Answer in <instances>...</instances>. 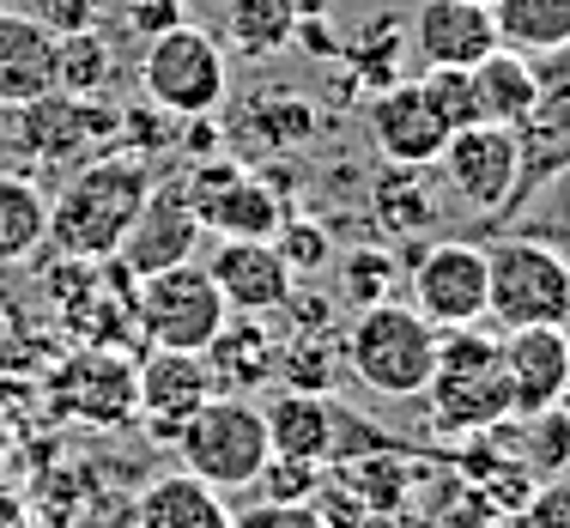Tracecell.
<instances>
[{
  "mask_svg": "<svg viewBox=\"0 0 570 528\" xmlns=\"http://www.w3.org/2000/svg\"><path fill=\"white\" fill-rule=\"evenodd\" d=\"M322 486V462H297V456H267L262 473H255V492L267 505H309Z\"/></svg>",
  "mask_w": 570,
  "mask_h": 528,
  "instance_id": "35",
  "label": "cell"
},
{
  "mask_svg": "<svg viewBox=\"0 0 570 528\" xmlns=\"http://www.w3.org/2000/svg\"><path fill=\"white\" fill-rule=\"evenodd\" d=\"M413 49L425 67H480L498 49L492 7H480V0H419Z\"/></svg>",
  "mask_w": 570,
  "mask_h": 528,
  "instance_id": "18",
  "label": "cell"
},
{
  "mask_svg": "<svg viewBox=\"0 0 570 528\" xmlns=\"http://www.w3.org/2000/svg\"><path fill=\"white\" fill-rule=\"evenodd\" d=\"M498 43L515 56H564L570 49V0H492Z\"/></svg>",
  "mask_w": 570,
  "mask_h": 528,
  "instance_id": "26",
  "label": "cell"
},
{
  "mask_svg": "<svg viewBox=\"0 0 570 528\" xmlns=\"http://www.w3.org/2000/svg\"><path fill=\"white\" fill-rule=\"evenodd\" d=\"M504 383H510V419L552 413L570 383V346L559 329H510L504 341Z\"/></svg>",
  "mask_w": 570,
  "mask_h": 528,
  "instance_id": "16",
  "label": "cell"
},
{
  "mask_svg": "<svg viewBox=\"0 0 570 528\" xmlns=\"http://www.w3.org/2000/svg\"><path fill=\"white\" fill-rule=\"evenodd\" d=\"M480 7H492V0H480Z\"/></svg>",
  "mask_w": 570,
  "mask_h": 528,
  "instance_id": "50",
  "label": "cell"
},
{
  "mask_svg": "<svg viewBox=\"0 0 570 528\" xmlns=\"http://www.w3.org/2000/svg\"><path fill=\"white\" fill-rule=\"evenodd\" d=\"M528 426V438H522V450H515V462H522L534 480H552L559 468H570V413H534V419H522Z\"/></svg>",
  "mask_w": 570,
  "mask_h": 528,
  "instance_id": "32",
  "label": "cell"
},
{
  "mask_svg": "<svg viewBox=\"0 0 570 528\" xmlns=\"http://www.w3.org/2000/svg\"><path fill=\"white\" fill-rule=\"evenodd\" d=\"M195 250H200V219L183 195V176H153V195H146V207L116 262L140 280V274H158V267L195 262Z\"/></svg>",
  "mask_w": 570,
  "mask_h": 528,
  "instance_id": "14",
  "label": "cell"
},
{
  "mask_svg": "<svg viewBox=\"0 0 570 528\" xmlns=\"http://www.w3.org/2000/svg\"><path fill=\"white\" fill-rule=\"evenodd\" d=\"M371 140H376V153H383L389 165L425 170V165H438L450 128H443L438 110L425 104L419 79H395V86H383L371 98Z\"/></svg>",
  "mask_w": 570,
  "mask_h": 528,
  "instance_id": "17",
  "label": "cell"
},
{
  "mask_svg": "<svg viewBox=\"0 0 570 528\" xmlns=\"http://www.w3.org/2000/svg\"><path fill=\"white\" fill-rule=\"evenodd\" d=\"M170 450L183 456V473L207 480L213 492H249L255 473L274 450H267V419L255 395H230V389H213L188 426L170 438Z\"/></svg>",
  "mask_w": 570,
  "mask_h": 528,
  "instance_id": "4",
  "label": "cell"
},
{
  "mask_svg": "<svg viewBox=\"0 0 570 528\" xmlns=\"http://www.w3.org/2000/svg\"><path fill=\"white\" fill-rule=\"evenodd\" d=\"M279 334L267 329V316H225V329L207 341V371L213 389H230V395H255L262 383L279 377Z\"/></svg>",
  "mask_w": 570,
  "mask_h": 528,
  "instance_id": "21",
  "label": "cell"
},
{
  "mask_svg": "<svg viewBox=\"0 0 570 528\" xmlns=\"http://www.w3.org/2000/svg\"><path fill=\"white\" fill-rule=\"evenodd\" d=\"M128 528H237V510L225 505V492H213L207 480L176 468L140 486Z\"/></svg>",
  "mask_w": 570,
  "mask_h": 528,
  "instance_id": "22",
  "label": "cell"
},
{
  "mask_svg": "<svg viewBox=\"0 0 570 528\" xmlns=\"http://www.w3.org/2000/svg\"><path fill=\"white\" fill-rule=\"evenodd\" d=\"M56 91L67 98H110L116 91V49L110 37L86 31H61L56 37Z\"/></svg>",
  "mask_w": 570,
  "mask_h": 528,
  "instance_id": "27",
  "label": "cell"
},
{
  "mask_svg": "<svg viewBox=\"0 0 570 528\" xmlns=\"http://www.w3.org/2000/svg\"><path fill=\"white\" fill-rule=\"evenodd\" d=\"M153 195V158L140 153H91L79 158L73 176L49 195V237L43 250L61 262H116Z\"/></svg>",
  "mask_w": 570,
  "mask_h": 528,
  "instance_id": "1",
  "label": "cell"
},
{
  "mask_svg": "<svg viewBox=\"0 0 570 528\" xmlns=\"http://www.w3.org/2000/svg\"><path fill=\"white\" fill-rule=\"evenodd\" d=\"M225 297L200 262H176L158 274L134 280V334L165 352H207V341L225 329Z\"/></svg>",
  "mask_w": 570,
  "mask_h": 528,
  "instance_id": "7",
  "label": "cell"
},
{
  "mask_svg": "<svg viewBox=\"0 0 570 528\" xmlns=\"http://www.w3.org/2000/svg\"><path fill=\"white\" fill-rule=\"evenodd\" d=\"M297 37V0H219V43L225 56L267 61L292 49Z\"/></svg>",
  "mask_w": 570,
  "mask_h": 528,
  "instance_id": "24",
  "label": "cell"
},
{
  "mask_svg": "<svg viewBox=\"0 0 570 528\" xmlns=\"http://www.w3.org/2000/svg\"><path fill=\"white\" fill-rule=\"evenodd\" d=\"M473 91H480V116L485 121L522 134L528 121H534V110H540V67L498 43L492 56L473 67Z\"/></svg>",
  "mask_w": 570,
  "mask_h": 528,
  "instance_id": "23",
  "label": "cell"
},
{
  "mask_svg": "<svg viewBox=\"0 0 570 528\" xmlns=\"http://www.w3.org/2000/svg\"><path fill=\"white\" fill-rule=\"evenodd\" d=\"M207 395H213V371H207L200 352L146 346V359H140V419H134V426H146L153 443H170Z\"/></svg>",
  "mask_w": 570,
  "mask_h": 528,
  "instance_id": "15",
  "label": "cell"
},
{
  "mask_svg": "<svg viewBox=\"0 0 570 528\" xmlns=\"http://www.w3.org/2000/svg\"><path fill=\"white\" fill-rule=\"evenodd\" d=\"M49 237V195L37 176L0 170V267H24L31 255H43Z\"/></svg>",
  "mask_w": 570,
  "mask_h": 528,
  "instance_id": "25",
  "label": "cell"
},
{
  "mask_svg": "<svg viewBox=\"0 0 570 528\" xmlns=\"http://www.w3.org/2000/svg\"><path fill=\"white\" fill-rule=\"evenodd\" d=\"M0 528H31V505H24L7 480H0Z\"/></svg>",
  "mask_w": 570,
  "mask_h": 528,
  "instance_id": "44",
  "label": "cell"
},
{
  "mask_svg": "<svg viewBox=\"0 0 570 528\" xmlns=\"http://www.w3.org/2000/svg\"><path fill=\"white\" fill-rule=\"evenodd\" d=\"M419 91H425V104L438 110L443 128H473L480 116V91H473V67H425V79H419Z\"/></svg>",
  "mask_w": 570,
  "mask_h": 528,
  "instance_id": "29",
  "label": "cell"
},
{
  "mask_svg": "<svg viewBox=\"0 0 570 528\" xmlns=\"http://www.w3.org/2000/svg\"><path fill=\"white\" fill-rule=\"evenodd\" d=\"M140 91L146 104H158L176 121H195V116H219L230 98V56L213 31L200 25H170V31L146 37V56H140Z\"/></svg>",
  "mask_w": 570,
  "mask_h": 528,
  "instance_id": "5",
  "label": "cell"
},
{
  "mask_svg": "<svg viewBox=\"0 0 570 528\" xmlns=\"http://www.w3.org/2000/svg\"><path fill=\"white\" fill-rule=\"evenodd\" d=\"M438 341L443 329H431L413 304L383 297V304H364L346 329V364L371 395L383 401H419L431 383V364H438Z\"/></svg>",
  "mask_w": 570,
  "mask_h": 528,
  "instance_id": "2",
  "label": "cell"
},
{
  "mask_svg": "<svg viewBox=\"0 0 570 528\" xmlns=\"http://www.w3.org/2000/svg\"><path fill=\"white\" fill-rule=\"evenodd\" d=\"M237 528H328L316 517V505H249V510H237Z\"/></svg>",
  "mask_w": 570,
  "mask_h": 528,
  "instance_id": "41",
  "label": "cell"
},
{
  "mask_svg": "<svg viewBox=\"0 0 570 528\" xmlns=\"http://www.w3.org/2000/svg\"><path fill=\"white\" fill-rule=\"evenodd\" d=\"M559 413H570V383H564V395H559Z\"/></svg>",
  "mask_w": 570,
  "mask_h": 528,
  "instance_id": "47",
  "label": "cell"
},
{
  "mask_svg": "<svg viewBox=\"0 0 570 528\" xmlns=\"http://www.w3.org/2000/svg\"><path fill=\"white\" fill-rule=\"evenodd\" d=\"M376 213H383L395 232H425V225L438 219V201L425 195V183H419L413 165H389V176L376 183Z\"/></svg>",
  "mask_w": 570,
  "mask_h": 528,
  "instance_id": "28",
  "label": "cell"
},
{
  "mask_svg": "<svg viewBox=\"0 0 570 528\" xmlns=\"http://www.w3.org/2000/svg\"><path fill=\"white\" fill-rule=\"evenodd\" d=\"M213 7H219V0H213Z\"/></svg>",
  "mask_w": 570,
  "mask_h": 528,
  "instance_id": "52",
  "label": "cell"
},
{
  "mask_svg": "<svg viewBox=\"0 0 570 528\" xmlns=\"http://www.w3.org/2000/svg\"><path fill=\"white\" fill-rule=\"evenodd\" d=\"M334 262H341V297L352 310L395 297V255L389 250H352V255H334Z\"/></svg>",
  "mask_w": 570,
  "mask_h": 528,
  "instance_id": "33",
  "label": "cell"
},
{
  "mask_svg": "<svg viewBox=\"0 0 570 528\" xmlns=\"http://www.w3.org/2000/svg\"><path fill=\"white\" fill-rule=\"evenodd\" d=\"M49 401L56 413H67L73 426L91 431H121L140 419V359L128 346H73L49 377Z\"/></svg>",
  "mask_w": 570,
  "mask_h": 528,
  "instance_id": "8",
  "label": "cell"
},
{
  "mask_svg": "<svg viewBox=\"0 0 570 528\" xmlns=\"http://www.w3.org/2000/svg\"><path fill=\"white\" fill-rule=\"evenodd\" d=\"M7 134L24 158H43V165H79V158L104 153L116 140V110L104 98H31L19 110H7Z\"/></svg>",
  "mask_w": 570,
  "mask_h": 528,
  "instance_id": "10",
  "label": "cell"
},
{
  "mask_svg": "<svg viewBox=\"0 0 570 528\" xmlns=\"http://www.w3.org/2000/svg\"><path fill=\"white\" fill-rule=\"evenodd\" d=\"M7 450H12V419L0 413V462H7Z\"/></svg>",
  "mask_w": 570,
  "mask_h": 528,
  "instance_id": "46",
  "label": "cell"
},
{
  "mask_svg": "<svg viewBox=\"0 0 570 528\" xmlns=\"http://www.w3.org/2000/svg\"><path fill=\"white\" fill-rule=\"evenodd\" d=\"M56 91V31L24 7H0V110Z\"/></svg>",
  "mask_w": 570,
  "mask_h": 528,
  "instance_id": "19",
  "label": "cell"
},
{
  "mask_svg": "<svg viewBox=\"0 0 570 528\" xmlns=\"http://www.w3.org/2000/svg\"><path fill=\"white\" fill-rule=\"evenodd\" d=\"M267 419V450L297 456V462H334L341 456V413L334 395H304V389H279L262 401Z\"/></svg>",
  "mask_w": 570,
  "mask_h": 528,
  "instance_id": "20",
  "label": "cell"
},
{
  "mask_svg": "<svg viewBox=\"0 0 570 528\" xmlns=\"http://www.w3.org/2000/svg\"><path fill=\"white\" fill-rule=\"evenodd\" d=\"M249 134H262V140L274 146H304L309 134H316V110H309L304 98H279V91H267V98L249 104V121H243Z\"/></svg>",
  "mask_w": 570,
  "mask_h": 528,
  "instance_id": "34",
  "label": "cell"
},
{
  "mask_svg": "<svg viewBox=\"0 0 570 528\" xmlns=\"http://www.w3.org/2000/svg\"><path fill=\"white\" fill-rule=\"evenodd\" d=\"M570 316V262L540 237H504L485 250V322L498 329H559Z\"/></svg>",
  "mask_w": 570,
  "mask_h": 528,
  "instance_id": "6",
  "label": "cell"
},
{
  "mask_svg": "<svg viewBox=\"0 0 570 528\" xmlns=\"http://www.w3.org/2000/svg\"><path fill=\"white\" fill-rule=\"evenodd\" d=\"M522 528H570V480L564 473H552V480H540L534 492H528Z\"/></svg>",
  "mask_w": 570,
  "mask_h": 528,
  "instance_id": "39",
  "label": "cell"
},
{
  "mask_svg": "<svg viewBox=\"0 0 570 528\" xmlns=\"http://www.w3.org/2000/svg\"><path fill=\"white\" fill-rule=\"evenodd\" d=\"M121 12H128V25L140 37H158V31L188 19V0H121Z\"/></svg>",
  "mask_w": 570,
  "mask_h": 528,
  "instance_id": "42",
  "label": "cell"
},
{
  "mask_svg": "<svg viewBox=\"0 0 570 528\" xmlns=\"http://www.w3.org/2000/svg\"><path fill=\"white\" fill-rule=\"evenodd\" d=\"M309 505H316V517L328 522V528H364V517H371V510H364V498L352 492V486H334V480H322Z\"/></svg>",
  "mask_w": 570,
  "mask_h": 528,
  "instance_id": "40",
  "label": "cell"
},
{
  "mask_svg": "<svg viewBox=\"0 0 570 528\" xmlns=\"http://www.w3.org/2000/svg\"><path fill=\"white\" fill-rule=\"evenodd\" d=\"M0 121H7V110H0Z\"/></svg>",
  "mask_w": 570,
  "mask_h": 528,
  "instance_id": "51",
  "label": "cell"
},
{
  "mask_svg": "<svg viewBox=\"0 0 570 528\" xmlns=\"http://www.w3.org/2000/svg\"><path fill=\"white\" fill-rule=\"evenodd\" d=\"M341 56H346V67H358L364 79L395 86V61H401V25H395V12H376L358 37H346V43H341Z\"/></svg>",
  "mask_w": 570,
  "mask_h": 528,
  "instance_id": "30",
  "label": "cell"
},
{
  "mask_svg": "<svg viewBox=\"0 0 570 528\" xmlns=\"http://www.w3.org/2000/svg\"><path fill=\"white\" fill-rule=\"evenodd\" d=\"M116 140H134L140 158H153V153H165V146L176 140V116H165L158 104H134V110L116 116Z\"/></svg>",
  "mask_w": 570,
  "mask_h": 528,
  "instance_id": "38",
  "label": "cell"
},
{
  "mask_svg": "<svg viewBox=\"0 0 570 528\" xmlns=\"http://www.w3.org/2000/svg\"><path fill=\"white\" fill-rule=\"evenodd\" d=\"M480 528H522V522H498V517H492V522H480Z\"/></svg>",
  "mask_w": 570,
  "mask_h": 528,
  "instance_id": "48",
  "label": "cell"
},
{
  "mask_svg": "<svg viewBox=\"0 0 570 528\" xmlns=\"http://www.w3.org/2000/svg\"><path fill=\"white\" fill-rule=\"evenodd\" d=\"M431 426L450 438H485L510 419V383H504V352L480 329H443L438 364H431Z\"/></svg>",
  "mask_w": 570,
  "mask_h": 528,
  "instance_id": "3",
  "label": "cell"
},
{
  "mask_svg": "<svg viewBox=\"0 0 570 528\" xmlns=\"http://www.w3.org/2000/svg\"><path fill=\"white\" fill-rule=\"evenodd\" d=\"M279 377H285V389H304V395H328V389H334L328 346H322L316 334H304L297 346H279Z\"/></svg>",
  "mask_w": 570,
  "mask_h": 528,
  "instance_id": "36",
  "label": "cell"
},
{
  "mask_svg": "<svg viewBox=\"0 0 570 528\" xmlns=\"http://www.w3.org/2000/svg\"><path fill=\"white\" fill-rule=\"evenodd\" d=\"M559 334H564V346H570V316H564V322H559Z\"/></svg>",
  "mask_w": 570,
  "mask_h": 528,
  "instance_id": "49",
  "label": "cell"
},
{
  "mask_svg": "<svg viewBox=\"0 0 570 528\" xmlns=\"http://www.w3.org/2000/svg\"><path fill=\"white\" fill-rule=\"evenodd\" d=\"M438 176L443 188L473 213H498L515 195V176H522V134L498 128V121H473L455 128L438 153Z\"/></svg>",
  "mask_w": 570,
  "mask_h": 528,
  "instance_id": "11",
  "label": "cell"
},
{
  "mask_svg": "<svg viewBox=\"0 0 570 528\" xmlns=\"http://www.w3.org/2000/svg\"><path fill=\"white\" fill-rule=\"evenodd\" d=\"M274 250L285 255L292 280H309V274H322V267H334V232L322 219H304V213H285L279 219Z\"/></svg>",
  "mask_w": 570,
  "mask_h": 528,
  "instance_id": "31",
  "label": "cell"
},
{
  "mask_svg": "<svg viewBox=\"0 0 570 528\" xmlns=\"http://www.w3.org/2000/svg\"><path fill=\"white\" fill-rule=\"evenodd\" d=\"M334 0H297V19H328Z\"/></svg>",
  "mask_w": 570,
  "mask_h": 528,
  "instance_id": "45",
  "label": "cell"
},
{
  "mask_svg": "<svg viewBox=\"0 0 570 528\" xmlns=\"http://www.w3.org/2000/svg\"><path fill=\"white\" fill-rule=\"evenodd\" d=\"M406 304L431 322V329H480L485 322V250L480 243H431L413 255L406 274Z\"/></svg>",
  "mask_w": 570,
  "mask_h": 528,
  "instance_id": "12",
  "label": "cell"
},
{
  "mask_svg": "<svg viewBox=\"0 0 570 528\" xmlns=\"http://www.w3.org/2000/svg\"><path fill=\"white\" fill-rule=\"evenodd\" d=\"M91 12H98V0H37V19L49 25V31H86Z\"/></svg>",
  "mask_w": 570,
  "mask_h": 528,
  "instance_id": "43",
  "label": "cell"
},
{
  "mask_svg": "<svg viewBox=\"0 0 570 528\" xmlns=\"http://www.w3.org/2000/svg\"><path fill=\"white\" fill-rule=\"evenodd\" d=\"M352 492L364 498V510H401V492H406V468L401 456H376L352 473Z\"/></svg>",
  "mask_w": 570,
  "mask_h": 528,
  "instance_id": "37",
  "label": "cell"
},
{
  "mask_svg": "<svg viewBox=\"0 0 570 528\" xmlns=\"http://www.w3.org/2000/svg\"><path fill=\"white\" fill-rule=\"evenodd\" d=\"M200 267L213 274L230 316H279L297 286L285 255L274 250V237H219Z\"/></svg>",
  "mask_w": 570,
  "mask_h": 528,
  "instance_id": "13",
  "label": "cell"
},
{
  "mask_svg": "<svg viewBox=\"0 0 570 528\" xmlns=\"http://www.w3.org/2000/svg\"><path fill=\"white\" fill-rule=\"evenodd\" d=\"M183 195L195 207L200 232L213 237H274L285 219V201L274 195L262 170L237 165V158H195L183 170Z\"/></svg>",
  "mask_w": 570,
  "mask_h": 528,
  "instance_id": "9",
  "label": "cell"
}]
</instances>
